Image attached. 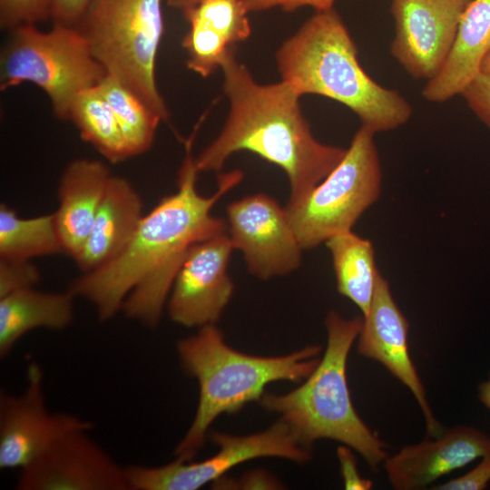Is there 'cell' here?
<instances>
[{"mask_svg":"<svg viewBox=\"0 0 490 490\" xmlns=\"http://www.w3.org/2000/svg\"><path fill=\"white\" fill-rule=\"evenodd\" d=\"M75 27L107 74L168 121L169 111L155 74L164 34L162 0H90Z\"/></svg>","mask_w":490,"mask_h":490,"instance_id":"6","label":"cell"},{"mask_svg":"<svg viewBox=\"0 0 490 490\" xmlns=\"http://www.w3.org/2000/svg\"><path fill=\"white\" fill-rule=\"evenodd\" d=\"M53 17V0H0V25L12 30Z\"/></svg>","mask_w":490,"mask_h":490,"instance_id":"26","label":"cell"},{"mask_svg":"<svg viewBox=\"0 0 490 490\" xmlns=\"http://www.w3.org/2000/svg\"><path fill=\"white\" fill-rule=\"evenodd\" d=\"M203 1L205 0H167V5L183 13Z\"/></svg>","mask_w":490,"mask_h":490,"instance_id":"34","label":"cell"},{"mask_svg":"<svg viewBox=\"0 0 490 490\" xmlns=\"http://www.w3.org/2000/svg\"><path fill=\"white\" fill-rule=\"evenodd\" d=\"M221 70L230 112L220 134L195 159L199 172L220 171L231 154L250 152L286 173L289 203L300 201L339 163L347 149L314 137L300 109V95L289 83H257L234 51Z\"/></svg>","mask_w":490,"mask_h":490,"instance_id":"2","label":"cell"},{"mask_svg":"<svg viewBox=\"0 0 490 490\" xmlns=\"http://www.w3.org/2000/svg\"><path fill=\"white\" fill-rule=\"evenodd\" d=\"M481 73L490 74V51L483 61Z\"/></svg>","mask_w":490,"mask_h":490,"instance_id":"36","label":"cell"},{"mask_svg":"<svg viewBox=\"0 0 490 490\" xmlns=\"http://www.w3.org/2000/svg\"><path fill=\"white\" fill-rule=\"evenodd\" d=\"M90 0H53L54 24L75 26Z\"/></svg>","mask_w":490,"mask_h":490,"instance_id":"33","label":"cell"},{"mask_svg":"<svg viewBox=\"0 0 490 490\" xmlns=\"http://www.w3.org/2000/svg\"><path fill=\"white\" fill-rule=\"evenodd\" d=\"M248 13L281 8L286 12H292L303 6L313 7L316 11H324L333 8L335 0H242Z\"/></svg>","mask_w":490,"mask_h":490,"instance_id":"31","label":"cell"},{"mask_svg":"<svg viewBox=\"0 0 490 490\" xmlns=\"http://www.w3.org/2000/svg\"><path fill=\"white\" fill-rule=\"evenodd\" d=\"M479 398L486 407L490 408V377L487 381L480 384Z\"/></svg>","mask_w":490,"mask_h":490,"instance_id":"35","label":"cell"},{"mask_svg":"<svg viewBox=\"0 0 490 490\" xmlns=\"http://www.w3.org/2000/svg\"><path fill=\"white\" fill-rule=\"evenodd\" d=\"M490 51V0H471L465 9L450 52L438 74L422 90L433 103L446 102L481 73Z\"/></svg>","mask_w":490,"mask_h":490,"instance_id":"19","label":"cell"},{"mask_svg":"<svg viewBox=\"0 0 490 490\" xmlns=\"http://www.w3.org/2000/svg\"><path fill=\"white\" fill-rule=\"evenodd\" d=\"M227 233L247 269L267 280L301 264L302 251L285 207L265 193L247 195L226 208Z\"/></svg>","mask_w":490,"mask_h":490,"instance_id":"10","label":"cell"},{"mask_svg":"<svg viewBox=\"0 0 490 490\" xmlns=\"http://www.w3.org/2000/svg\"><path fill=\"white\" fill-rule=\"evenodd\" d=\"M470 1L392 0L391 54L412 77L428 81L438 74Z\"/></svg>","mask_w":490,"mask_h":490,"instance_id":"13","label":"cell"},{"mask_svg":"<svg viewBox=\"0 0 490 490\" xmlns=\"http://www.w3.org/2000/svg\"><path fill=\"white\" fill-rule=\"evenodd\" d=\"M144 215L134 187L112 175L86 240L74 258L88 272L113 260L129 243Z\"/></svg>","mask_w":490,"mask_h":490,"instance_id":"17","label":"cell"},{"mask_svg":"<svg viewBox=\"0 0 490 490\" xmlns=\"http://www.w3.org/2000/svg\"><path fill=\"white\" fill-rule=\"evenodd\" d=\"M276 59L282 80L300 96L318 94L342 103L374 133L397 129L412 115L404 96L365 72L357 46L333 8L317 11L281 44Z\"/></svg>","mask_w":490,"mask_h":490,"instance_id":"3","label":"cell"},{"mask_svg":"<svg viewBox=\"0 0 490 490\" xmlns=\"http://www.w3.org/2000/svg\"><path fill=\"white\" fill-rule=\"evenodd\" d=\"M40 273L31 260L0 257V299L34 288Z\"/></svg>","mask_w":490,"mask_h":490,"instance_id":"27","label":"cell"},{"mask_svg":"<svg viewBox=\"0 0 490 490\" xmlns=\"http://www.w3.org/2000/svg\"><path fill=\"white\" fill-rule=\"evenodd\" d=\"M325 244L331 255L338 291L366 316L379 274L372 242L349 230L332 236Z\"/></svg>","mask_w":490,"mask_h":490,"instance_id":"21","label":"cell"},{"mask_svg":"<svg viewBox=\"0 0 490 490\" xmlns=\"http://www.w3.org/2000/svg\"><path fill=\"white\" fill-rule=\"evenodd\" d=\"M74 295L43 292L34 288L0 299V357L5 358L17 341L35 328L62 330L74 318Z\"/></svg>","mask_w":490,"mask_h":490,"instance_id":"20","label":"cell"},{"mask_svg":"<svg viewBox=\"0 0 490 490\" xmlns=\"http://www.w3.org/2000/svg\"><path fill=\"white\" fill-rule=\"evenodd\" d=\"M490 455V437L470 426H456L434 440L404 446L384 461L397 490L422 489L437 478Z\"/></svg>","mask_w":490,"mask_h":490,"instance_id":"16","label":"cell"},{"mask_svg":"<svg viewBox=\"0 0 490 490\" xmlns=\"http://www.w3.org/2000/svg\"><path fill=\"white\" fill-rule=\"evenodd\" d=\"M363 318H343L336 311L325 318L327 346L312 373L295 389L264 394L260 405L279 415L299 441L312 448L328 438L357 451L376 470L387 458V445L358 415L350 397L347 362Z\"/></svg>","mask_w":490,"mask_h":490,"instance_id":"5","label":"cell"},{"mask_svg":"<svg viewBox=\"0 0 490 490\" xmlns=\"http://www.w3.org/2000/svg\"><path fill=\"white\" fill-rule=\"evenodd\" d=\"M10 31L1 54V90L32 83L47 94L60 119L68 120L75 99L107 74L75 26L54 24L42 31L24 24Z\"/></svg>","mask_w":490,"mask_h":490,"instance_id":"7","label":"cell"},{"mask_svg":"<svg viewBox=\"0 0 490 490\" xmlns=\"http://www.w3.org/2000/svg\"><path fill=\"white\" fill-rule=\"evenodd\" d=\"M68 120L75 124L83 140L111 162L132 157L118 120L97 86L75 99Z\"/></svg>","mask_w":490,"mask_h":490,"instance_id":"22","label":"cell"},{"mask_svg":"<svg viewBox=\"0 0 490 490\" xmlns=\"http://www.w3.org/2000/svg\"><path fill=\"white\" fill-rule=\"evenodd\" d=\"M375 133L361 125L339 163L303 199L285 209L303 250L352 230L379 198L382 172Z\"/></svg>","mask_w":490,"mask_h":490,"instance_id":"8","label":"cell"},{"mask_svg":"<svg viewBox=\"0 0 490 490\" xmlns=\"http://www.w3.org/2000/svg\"><path fill=\"white\" fill-rule=\"evenodd\" d=\"M461 95L479 120L490 128V74L480 73Z\"/></svg>","mask_w":490,"mask_h":490,"instance_id":"28","label":"cell"},{"mask_svg":"<svg viewBox=\"0 0 490 490\" xmlns=\"http://www.w3.org/2000/svg\"><path fill=\"white\" fill-rule=\"evenodd\" d=\"M89 431L75 430L54 442L21 469L18 490H129L125 467Z\"/></svg>","mask_w":490,"mask_h":490,"instance_id":"14","label":"cell"},{"mask_svg":"<svg viewBox=\"0 0 490 490\" xmlns=\"http://www.w3.org/2000/svg\"><path fill=\"white\" fill-rule=\"evenodd\" d=\"M214 488L230 489H279L282 484L262 470H254L239 479H225L224 476L212 483Z\"/></svg>","mask_w":490,"mask_h":490,"instance_id":"30","label":"cell"},{"mask_svg":"<svg viewBox=\"0 0 490 490\" xmlns=\"http://www.w3.org/2000/svg\"><path fill=\"white\" fill-rule=\"evenodd\" d=\"M234 250L227 232L193 244L171 289L170 318L186 328L216 324L234 290L228 272Z\"/></svg>","mask_w":490,"mask_h":490,"instance_id":"12","label":"cell"},{"mask_svg":"<svg viewBox=\"0 0 490 490\" xmlns=\"http://www.w3.org/2000/svg\"><path fill=\"white\" fill-rule=\"evenodd\" d=\"M337 455L339 461L340 472L345 489L368 490L372 488V481L368 478H363L359 475L356 457L354 456L349 446H338Z\"/></svg>","mask_w":490,"mask_h":490,"instance_id":"32","label":"cell"},{"mask_svg":"<svg viewBox=\"0 0 490 490\" xmlns=\"http://www.w3.org/2000/svg\"><path fill=\"white\" fill-rule=\"evenodd\" d=\"M93 428L89 420L47 408L43 370L32 362L22 393H0V468L22 469L64 435Z\"/></svg>","mask_w":490,"mask_h":490,"instance_id":"11","label":"cell"},{"mask_svg":"<svg viewBox=\"0 0 490 490\" xmlns=\"http://www.w3.org/2000/svg\"><path fill=\"white\" fill-rule=\"evenodd\" d=\"M112 107L131 156L148 151L162 118L117 78L106 74L97 85Z\"/></svg>","mask_w":490,"mask_h":490,"instance_id":"24","label":"cell"},{"mask_svg":"<svg viewBox=\"0 0 490 490\" xmlns=\"http://www.w3.org/2000/svg\"><path fill=\"white\" fill-rule=\"evenodd\" d=\"M408 328V321L397 305L387 280L379 273L369 310L363 317L358 352L382 364L410 390L425 417L426 433L430 437H437L444 430L432 413L410 358Z\"/></svg>","mask_w":490,"mask_h":490,"instance_id":"15","label":"cell"},{"mask_svg":"<svg viewBox=\"0 0 490 490\" xmlns=\"http://www.w3.org/2000/svg\"><path fill=\"white\" fill-rule=\"evenodd\" d=\"M64 252L54 214L24 219L0 206V257L31 260Z\"/></svg>","mask_w":490,"mask_h":490,"instance_id":"23","label":"cell"},{"mask_svg":"<svg viewBox=\"0 0 490 490\" xmlns=\"http://www.w3.org/2000/svg\"><path fill=\"white\" fill-rule=\"evenodd\" d=\"M490 481V455L483 457L481 463L466 475L441 484L436 490H482Z\"/></svg>","mask_w":490,"mask_h":490,"instance_id":"29","label":"cell"},{"mask_svg":"<svg viewBox=\"0 0 490 490\" xmlns=\"http://www.w3.org/2000/svg\"><path fill=\"white\" fill-rule=\"evenodd\" d=\"M190 24L189 32L182 39V46L188 54L187 67L202 77L210 76L234 51V45L215 27L201 18L184 14Z\"/></svg>","mask_w":490,"mask_h":490,"instance_id":"25","label":"cell"},{"mask_svg":"<svg viewBox=\"0 0 490 490\" xmlns=\"http://www.w3.org/2000/svg\"><path fill=\"white\" fill-rule=\"evenodd\" d=\"M111 177L104 163L88 159L74 160L62 174L54 214L64 251L73 259L87 239Z\"/></svg>","mask_w":490,"mask_h":490,"instance_id":"18","label":"cell"},{"mask_svg":"<svg viewBox=\"0 0 490 490\" xmlns=\"http://www.w3.org/2000/svg\"><path fill=\"white\" fill-rule=\"evenodd\" d=\"M211 437L219 450L200 462L176 457L159 466L125 467L129 490H196L249 460L278 457L305 463L312 456V449L303 445L280 418L259 433L234 436L214 432Z\"/></svg>","mask_w":490,"mask_h":490,"instance_id":"9","label":"cell"},{"mask_svg":"<svg viewBox=\"0 0 490 490\" xmlns=\"http://www.w3.org/2000/svg\"><path fill=\"white\" fill-rule=\"evenodd\" d=\"M187 153L178 174V190L162 198L140 222L132 240L111 261L76 279L69 291L91 302L102 321L120 309L148 327L162 315L177 273L190 248L227 232V222L213 206L242 179L239 171L220 174L217 191L199 193L195 158Z\"/></svg>","mask_w":490,"mask_h":490,"instance_id":"1","label":"cell"},{"mask_svg":"<svg viewBox=\"0 0 490 490\" xmlns=\"http://www.w3.org/2000/svg\"><path fill=\"white\" fill-rule=\"evenodd\" d=\"M177 351L183 370L199 386L195 416L174 451L177 458L190 461L220 415L235 414L248 403L260 401L272 382L306 379L320 359L321 348L310 345L275 357L250 355L229 346L220 329L211 324L180 340Z\"/></svg>","mask_w":490,"mask_h":490,"instance_id":"4","label":"cell"}]
</instances>
